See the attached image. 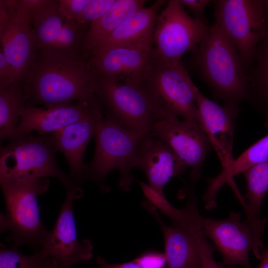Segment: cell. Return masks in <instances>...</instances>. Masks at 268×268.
Listing matches in <instances>:
<instances>
[{"label": "cell", "mask_w": 268, "mask_h": 268, "mask_svg": "<svg viewBox=\"0 0 268 268\" xmlns=\"http://www.w3.org/2000/svg\"><path fill=\"white\" fill-rule=\"evenodd\" d=\"M98 78L82 55L37 51L23 87L28 103L45 107L90 101Z\"/></svg>", "instance_id": "obj_1"}, {"label": "cell", "mask_w": 268, "mask_h": 268, "mask_svg": "<svg viewBox=\"0 0 268 268\" xmlns=\"http://www.w3.org/2000/svg\"><path fill=\"white\" fill-rule=\"evenodd\" d=\"M195 50L200 74L214 98L237 105L252 100L249 73L234 45L216 25L208 27Z\"/></svg>", "instance_id": "obj_2"}, {"label": "cell", "mask_w": 268, "mask_h": 268, "mask_svg": "<svg viewBox=\"0 0 268 268\" xmlns=\"http://www.w3.org/2000/svg\"><path fill=\"white\" fill-rule=\"evenodd\" d=\"M5 206L0 214V231H9L8 242L39 250L49 230L41 218L37 197L49 188L48 178L0 183Z\"/></svg>", "instance_id": "obj_3"}, {"label": "cell", "mask_w": 268, "mask_h": 268, "mask_svg": "<svg viewBox=\"0 0 268 268\" xmlns=\"http://www.w3.org/2000/svg\"><path fill=\"white\" fill-rule=\"evenodd\" d=\"M142 135L122 128L102 114L96 127L94 156L85 163L84 181H93L106 193L110 188L105 179L111 171L117 170L120 174V188L129 191L134 181L131 170L135 166L138 142Z\"/></svg>", "instance_id": "obj_4"}, {"label": "cell", "mask_w": 268, "mask_h": 268, "mask_svg": "<svg viewBox=\"0 0 268 268\" xmlns=\"http://www.w3.org/2000/svg\"><path fill=\"white\" fill-rule=\"evenodd\" d=\"M0 146V183L54 177L66 191L80 187L60 168L50 135L32 133L7 140Z\"/></svg>", "instance_id": "obj_5"}, {"label": "cell", "mask_w": 268, "mask_h": 268, "mask_svg": "<svg viewBox=\"0 0 268 268\" xmlns=\"http://www.w3.org/2000/svg\"><path fill=\"white\" fill-rule=\"evenodd\" d=\"M98 80L96 96L106 108L105 116L122 128L143 135L162 117L142 80Z\"/></svg>", "instance_id": "obj_6"}, {"label": "cell", "mask_w": 268, "mask_h": 268, "mask_svg": "<svg viewBox=\"0 0 268 268\" xmlns=\"http://www.w3.org/2000/svg\"><path fill=\"white\" fill-rule=\"evenodd\" d=\"M214 24L235 46L249 72L257 47L265 36L268 19L262 0H216Z\"/></svg>", "instance_id": "obj_7"}, {"label": "cell", "mask_w": 268, "mask_h": 268, "mask_svg": "<svg viewBox=\"0 0 268 268\" xmlns=\"http://www.w3.org/2000/svg\"><path fill=\"white\" fill-rule=\"evenodd\" d=\"M142 82L162 117L171 114L202 126L195 98L196 85L181 63L166 64L153 59Z\"/></svg>", "instance_id": "obj_8"}, {"label": "cell", "mask_w": 268, "mask_h": 268, "mask_svg": "<svg viewBox=\"0 0 268 268\" xmlns=\"http://www.w3.org/2000/svg\"><path fill=\"white\" fill-rule=\"evenodd\" d=\"M208 27L202 19L191 17L179 0L168 1L154 26L153 59L166 64L181 63L185 53L197 48Z\"/></svg>", "instance_id": "obj_9"}, {"label": "cell", "mask_w": 268, "mask_h": 268, "mask_svg": "<svg viewBox=\"0 0 268 268\" xmlns=\"http://www.w3.org/2000/svg\"><path fill=\"white\" fill-rule=\"evenodd\" d=\"M30 30L36 51L82 55L81 48L88 30L85 25L67 18L57 0H29Z\"/></svg>", "instance_id": "obj_10"}, {"label": "cell", "mask_w": 268, "mask_h": 268, "mask_svg": "<svg viewBox=\"0 0 268 268\" xmlns=\"http://www.w3.org/2000/svg\"><path fill=\"white\" fill-rule=\"evenodd\" d=\"M149 133L172 149L185 172L189 169L196 181L211 146L202 126L169 114L158 120Z\"/></svg>", "instance_id": "obj_11"}, {"label": "cell", "mask_w": 268, "mask_h": 268, "mask_svg": "<svg viewBox=\"0 0 268 268\" xmlns=\"http://www.w3.org/2000/svg\"><path fill=\"white\" fill-rule=\"evenodd\" d=\"M66 191V199L55 224L40 249L56 261L59 268H71L90 261L93 256L90 240L78 239L74 214L73 201L81 198L83 191L81 187Z\"/></svg>", "instance_id": "obj_12"}, {"label": "cell", "mask_w": 268, "mask_h": 268, "mask_svg": "<svg viewBox=\"0 0 268 268\" xmlns=\"http://www.w3.org/2000/svg\"><path fill=\"white\" fill-rule=\"evenodd\" d=\"M9 18L0 28V51L11 66L14 84L23 86L37 52L30 30L28 0H5Z\"/></svg>", "instance_id": "obj_13"}, {"label": "cell", "mask_w": 268, "mask_h": 268, "mask_svg": "<svg viewBox=\"0 0 268 268\" xmlns=\"http://www.w3.org/2000/svg\"><path fill=\"white\" fill-rule=\"evenodd\" d=\"M201 232L213 243L225 267L252 268L249 254L255 247L254 235L248 221H242L240 213L231 211L223 219L202 216Z\"/></svg>", "instance_id": "obj_14"}, {"label": "cell", "mask_w": 268, "mask_h": 268, "mask_svg": "<svg viewBox=\"0 0 268 268\" xmlns=\"http://www.w3.org/2000/svg\"><path fill=\"white\" fill-rule=\"evenodd\" d=\"M153 59V43L114 46L92 53L87 63L98 78L141 80Z\"/></svg>", "instance_id": "obj_15"}, {"label": "cell", "mask_w": 268, "mask_h": 268, "mask_svg": "<svg viewBox=\"0 0 268 268\" xmlns=\"http://www.w3.org/2000/svg\"><path fill=\"white\" fill-rule=\"evenodd\" d=\"M194 92L201 124L224 170L234 160L232 150L238 105L226 103L221 106L206 97L196 86Z\"/></svg>", "instance_id": "obj_16"}, {"label": "cell", "mask_w": 268, "mask_h": 268, "mask_svg": "<svg viewBox=\"0 0 268 268\" xmlns=\"http://www.w3.org/2000/svg\"><path fill=\"white\" fill-rule=\"evenodd\" d=\"M103 111L97 99L90 112L82 119L50 134L57 151L65 156L69 167V177L80 186L84 181L83 155L92 137Z\"/></svg>", "instance_id": "obj_17"}, {"label": "cell", "mask_w": 268, "mask_h": 268, "mask_svg": "<svg viewBox=\"0 0 268 268\" xmlns=\"http://www.w3.org/2000/svg\"><path fill=\"white\" fill-rule=\"evenodd\" d=\"M97 101L96 96L90 101H79L67 104L41 108L27 104L23 110L20 123L7 140L36 132L46 134L57 131L85 117Z\"/></svg>", "instance_id": "obj_18"}, {"label": "cell", "mask_w": 268, "mask_h": 268, "mask_svg": "<svg viewBox=\"0 0 268 268\" xmlns=\"http://www.w3.org/2000/svg\"><path fill=\"white\" fill-rule=\"evenodd\" d=\"M134 168L141 170L148 184L161 193H163L165 185L171 178L185 172L172 149L149 132L138 140Z\"/></svg>", "instance_id": "obj_19"}, {"label": "cell", "mask_w": 268, "mask_h": 268, "mask_svg": "<svg viewBox=\"0 0 268 268\" xmlns=\"http://www.w3.org/2000/svg\"><path fill=\"white\" fill-rule=\"evenodd\" d=\"M141 205L162 230L167 268H202L197 237L199 231L195 232L179 226H168L161 218L156 208L149 201H143Z\"/></svg>", "instance_id": "obj_20"}, {"label": "cell", "mask_w": 268, "mask_h": 268, "mask_svg": "<svg viewBox=\"0 0 268 268\" xmlns=\"http://www.w3.org/2000/svg\"><path fill=\"white\" fill-rule=\"evenodd\" d=\"M164 3V0H157L149 6L137 10L99 44L88 57L94 52L114 46L152 42L155 22Z\"/></svg>", "instance_id": "obj_21"}, {"label": "cell", "mask_w": 268, "mask_h": 268, "mask_svg": "<svg viewBox=\"0 0 268 268\" xmlns=\"http://www.w3.org/2000/svg\"><path fill=\"white\" fill-rule=\"evenodd\" d=\"M246 181L245 198L239 196L253 231L256 247L263 246L261 239L266 219L261 217L263 199L268 191V160L256 165L243 173Z\"/></svg>", "instance_id": "obj_22"}, {"label": "cell", "mask_w": 268, "mask_h": 268, "mask_svg": "<svg viewBox=\"0 0 268 268\" xmlns=\"http://www.w3.org/2000/svg\"><path fill=\"white\" fill-rule=\"evenodd\" d=\"M268 160V134L247 149L234 159L228 167L208 182L202 197L204 208L210 210L216 205V197L220 189L238 174Z\"/></svg>", "instance_id": "obj_23"}, {"label": "cell", "mask_w": 268, "mask_h": 268, "mask_svg": "<svg viewBox=\"0 0 268 268\" xmlns=\"http://www.w3.org/2000/svg\"><path fill=\"white\" fill-rule=\"evenodd\" d=\"M144 0H115L111 7L101 16L92 21L85 34L81 54L87 59L89 53L127 18L144 7Z\"/></svg>", "instance_id": "obj_24"}, {"label": "cell", "mask_w": 268, "mask_h": 268, "mask_svg": "<svg viewBox=\"0 0 268 268\" xmlns=\"http://www.w3.org/2000/svg\"><path fill=\"white\" fill-rule=\"evenodd\" d=\"M138 182L146 200L169 218L173 225L193 232L201 230L202 216L199 213L195 197L189 198L185 207L178 209L171 204L163 193H159L146 183Z\"/></svg>", "instance_id": "obj_25"}, {"label": "cell", "mask_w": 268, "mask_h": 268, "mask_svg": "<svg viewBox=\"0 0 268 268\" xmlns=\"http://www.w3.org/2000/svg\"><path fill=\"white\" fill-rule=\"evenodd\" d=\"M28 104L22 86L12 84L0 90V139L7 140L18 127L21 114Z\"/></svg>", "instance_id": "obj_26"}, {"label": "cell", "mask_w": 268, "mask_h": 268, "mask_svg": "<svg viewBox=\"0 0 268 268\" xmlns=\"http://www.w3.org/2000/svg\"><path fill=\"white\" fill-rule=\"evenodd\" d=\"M56 261L39 250L33 255L21 253L18 247L0 243V268H58Z\"/></svg>", "instance_id": "obj_27"}, {"label": "cell", "mask_w": 268, "mask_h": 268, "mask_svg": "<svg viewBox=\"0 0 268 268\" xmlns=\"http://www.w3.org/2000/svg\"><path fill=\"white\" fill-rule=\"evenodd\" d=\"M265 37L256 49L250 77L252 99L257 98L261 103H268V18Z\"/></svg>", "instance_id": "obj_28"}, {"label": "cell", "mask_w": 268, "mask_h": 268, "mask_svg": "<svg viewBox=\"0 0 268 268\" xmlns=\"http://www.w3.org/2000/svg\"><path fill=\"white\" fill-rule=\"evenodd\" d=\"M115 0H89L78 22L82 25H87L101 16L107 11Z\"/></svg>", "instance_id": "obj_29"}, {"label": "cell", "mask_w": 268, "mask_h": 268, "mask_svg": "<svg viewBox=\"0 0 268 268\" xmlns=\"http://www.w3.org/2000/svg\"><path fill=\"white\" fill-rule=\"evenodd\" d=\"M134 260L142 268H165L166 267L164 254L157 251H146Z\"/></svg>", "instance_id": "obj_30"}, {"label": "cell", "mask_w": 268, "mask_h": 268, "mask_svg": "<svg viewBox=\"0 0 268 268\" xmlns=\"http://www.w3.org/2000/svg\"><path fill=\"white\" fill-rule=\"evenodd\" d=\"M198 241L202 261V268H221L214 258L215 248L200 233Z\"/></svg>", "instance_id": "obj_31"}, {"label": "cell", "mask_w": 268, "mask_h": 268, "mask_svg": "<svg viewBox=\"0 0 268 268\" xmlns=\"http://www.w3.org/2000/svg\"><path fill=\"white\" fill-rule=\"evenodd\" d=\"M14 76L11 66L2 52H0V90L14 84Z\"/></svg>", "instance_id": "obj_32"}, {"label": "cell", "mask_w": 268, "mask_h": 268, "mask_svg": "<svg viewBox=\"0 0 268 268\" xmlns=\"http://www.w3.org/2000/svg\"><path fill=\"white\" fill-rule=\"evenodd\" d=\"M180 3L183 6L187 7L193 13L200 18L203 12L208 3L211 1L209 0H179Z\"/></svg>", "instance_id": "obj_33"}, {"label": "cell", "mask_w": 268, "mask_h": 268, "mask_svg": "<svg viewBox=\"0 0 268 268\" xmlns=\"http://www.w3.org/2000/svg\"><path fill=\"white\" fill-rule=\"evenodd\" d=\"M96 261L98 268H142L135 260L120 264H110L102 257L98 256Z\"/></svg>", "instance_id": "obj_34"}, {"label": "cell", "mask_w": 268, "mask_h": 268, "mask_svg": "<svg viewBox=\"0 0 268 268\" xmlns=\"http://www.w3.org/2000/svg\"><path fill=\"white\" fill-rule=\"evenodd\" d=\"M261 259L262 261L258 268H268V249L263 253Z\"/></svg>", "instance_id": "obj_35"}, {"label": "cell", "mask_w": 268, "mask_h": 268, "mask_svg": "<svg viewBox=\"0 0 268 268\" xmlns=\"http://www.w3.org/2000/svg\"><path fill=\"white\" fill-rule=\"evenodd\" d=\"M262 2L267 17L268 18V0H262Z\"/></svg>", "instance_id": "obj_36"}]
</instances>
